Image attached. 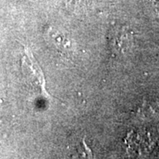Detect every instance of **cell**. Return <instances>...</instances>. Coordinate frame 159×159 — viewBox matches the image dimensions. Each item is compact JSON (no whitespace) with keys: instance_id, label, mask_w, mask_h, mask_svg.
Here are the masks:
<instances>
[{"instance_id":"obj_1","label":"cell","mask_w":159,"mask_h":159,"mask_svg":"<svg viewBox=\"0 0 159 159\" xmlns=\"http://www.w3.org/2000/svg\"><path fill=\"white\" fill-rule=\"evenodd\" d=\"M22 67L25 74H28L30 82L34 86L35 90L39 94L47 97L48 92L45 89V79L43 73L29 49H25V56L22 58Z\"/></svg>"},{"instance_id":"obj_2","label":"cell","mask_w":159,"mask_h":159,"mask_svg":"<svg viewBox=\"0 0 159 159\" xmlns=\"http://www.w3.org/2000/svg\"><path fill=\"white\" fill-rule=\"evenodd\" d=\"M134 44V35L129 29L125 28L112 29L109 34V45L111 52L117 55H125Z\"/></svg>"},{"instance_id":"obj_3","label":"cell","mask_w":159,"mask_h":159,"mask_svg":"<svg viewBox=\"0 0 159 159\" xmlns=\"http://www.w3.org/2000/svg\"><path fill=\"white\" fill-rule=\"evenodd\" d=\"M71 159H94L93 153L86 144L85 140L80 142L76 146L74 153L71 156Z\"/></svg>"},{"instance_id":"obj_4","label":"cell","mask_w":159,"mask_h":159,"mask_svg":"<svg viewBox=\"0 0 159 159\" xmlns=\"http://www.w3.org/2000/svg\"><path fill=\"white\" fill-rule=\"evenodd\" d=\"M142 116L149 118L153 117L159 111V106L157 102L154 101H145L142 103V107L139 109Z\"/></svg>"}]
</instances>
